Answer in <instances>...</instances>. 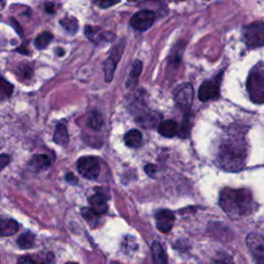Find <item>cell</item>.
<instances>
[{
	"mask_svg": "<svg viewBox=\"0 0 264 264\" xmlns=\"http://www.w3.org/2000/svg\"><path fill=\"white\" fill-rule=\"evenodd\" d=\"M14 90L13 85H11L8 81L0 77V100L5 98H9Z\"/></svg>",
	"mask_w": 264,
	"mask_h": 264,
	"instance_id": "24",
	"label": "cell"
},
{
	"mask_svg": "<svg viewBox=\"0 0 264 264\" xmlns=\"http://www.w3.org/2000/svg\"><path fill=\"white\" fill-rule=\"evenodd\" d=\"M111 264H121V263H119V262H116V261H113Z\"/></svg>",
	"mask_w": 264,
	"mask_h": 264,
	"instance_id": "36",
	"label": "cell"
},
{
	"mask_svg": "<svg viewBox=\"0 0 264 264\" xmlns=\"http://www.w3.org/2000/svg\"><path fill=\"white\" fill-rule=\"evenodd\" d=\"M89 204H90V210L96 215L101 216L107 212V202L106 197L102 193H96L92 195L89 198Z\"/></svg>",
	"mask_w": 264,
	"mask_h": 264,
	"instance_id": "13",
	"label": "cell"
},
{
	"mask_svg": "<svg viewBox=\"0 0 264 264\" xmlns=\"http://www.w3.org/2000/svg\"><path fill=\"white\" fill-rule=\"evenodd\" d=\"M46 11H47L48 13H50V14H53V13L55 12V10H54V5H53V4H47V5H46Z\"/></svg>",
	"mask_w": 264,
	"mask_h": 264,
	"instance_id": "35",
	"label": "cell"
},
{
	"mask_svg": "<svg viewBox=\"0 0 264 264\" xmlns=\"http://www.w3.org/2000/svg\"><path fill=\"white\" fill-rule=\"evenodd\" d=\"M65 179H66V182H69V183L72 184V185H75V184L78 183V179L75 177V175H74L72 172H70V173L66 174Z\"/></svg>",
	"mask_w": 264,
	"mask_h": 264,
	"instance_id": "33",
	"label": "cell"
},
{
	"mask_svg": "<svg viewBox=\"0 0 264 264\" xmlns=\"http://www.w3.org/2000/svg\"><path fill=\"white\" fill-rule=\"evenodd\" d=\"M222 80V74L217 77L204 82L198 91V97L203 101L207 102L213 99H217L220 95V83Z\"/></svg>",
	"mask_w": 264,
	"mask_h": 264,
	"instance_id": "6",
	"label": "cell"
},
{
	"mask_svg": "<svg viewBox=\"0 0 264 264\" xmlns=\"http://www.w3.org/2000/svg\"><path fill=\"white\" fill-rule=\"evenodd\" d=\"M53 140H54L55 144H57V145H60V146L68 145L69 140H70L69 132H68V129H66V127L63 124H58L56 126Z\"/></svg>",
	"mask_w": 264,
	"mask_h": 264,
	"instance_id": "18",
	"label": "cell"
},
{
	"mask_svg": "<svg viewBox=\"0 0 264 264\" xmlns=\"http://www.w3.org/2000/svg\"><path fill=\"white\" fill-rule=\"evenodd\" d=\"M11 162V157L9 155H6V154H2L0 155V171H2L9 163Z\"/></svg>",
	"mask_w": 264,
	"mask_h": 264,
	"instance_id": "29",
	"label": "cell"
},
{
	"mask_svg": "<svg viewBox=\"0 0 264 264\" xmlns=\"http://www.w3.org/2000/svg\"><path fill=\"white\" fill-rule=\"evenodd\" d=\"M151 250L154 264H167V256L159 241H154L152 244Z\"/></svg>",
	"mask_w": 264,
	"mask_h": 264,
	"instance_id": "15",
	"label": "cell"
},
{
	"mask_svg": "<svg viewBox=\"0 0 264 264\" xmlns=\"http://www.w3.org/2000/svg\"><path fill=\"white\" fill-rule=\"evenodd\" d=\"M12 24H14L13 26H14V28L16 29V31L19 33V35L20 36H22V35H23V30H22V28H21V26L19 25V23H18V22L16 21V20H12Z\"/></svg>",
	"mask_w": 264,
	"mask_h": 264,
	"instance_id": "34",
	"label": "cell"
},
{
	"mask_svg": "<svg viewBox=\"0 0 264 264\" xmlns=\"http://www.w3.org/2000/svg\"><path fill=\"white\" fill-rule=\"evenodd\" d=\"M145 171L151 178H155V173L157 172V167L154 164H148L145 167Z\"/></svg>",
	"mask_w": 264,
	"mask_h": 264,
	"instance_id": "30",
	"label": "cell"
},
{
	"mask_svg": "<svg viewBox=\"0 0 264 264\" xmlns=\"http://www.w3.org/2000/svg\"><path fill=\"white\" fill-rule=\"evenodd\" d=\"M66 264H78V263H75V262H69V263H66Z\"/></svg>",
	"mask_w": 264,
	"mask_h": 264,
	"instance_id": "37",
	"label": "cell"
},
{
	"mask_svg": "<svg viewBox=\"0 0 264 264\" xmlns=\"http://www.w3.org/2000/svg\"><path fill=\"white\" fill-rule=\"evenodd\" d=\"M159 134L164 138H173L178 135V124L172 120H166L159 124Z\"/></svg>",
	"mask_w": 264,
	"mask_h": 264,
	"instance_id": "16",
	"label": "cell"
},
{
	"mask_svg": "<svg viewBox=\"0 0 264 264\" xmlns=\"http://www.w3.org/2000/svg\"><path fill=\"white\" fill-rule=\"evenodd\" d=\"M247 89L250 98L255 103H263L264 101V70L263 63L259 62L251 71L248 81Z\"/></svg>",
	"mask_w": 264,
	"mask_h": 264,
	"instance_id": "3",
	"label": "cell"
},
{
	"mask_svg": "<svg viewBox=\"0 0 264 264\" xmlns=\"http://www.w3.org/2000/svg\"><path fill=\"white\" fill-rule=\"evenodd\" d=\"M30 165L36 170L47 169L51 166V159L47 155H36L31 159Z\"/></svg>",
	"mask_w": 264,
	"mask_h": 264,
	"instance_id": "20",
	"label": "cell"
},
{
	"mask_svg": "<svg viewBox=\"0 0 264 264\" xmlns=\"http://www.w3.org/2000/svg\"><path fill=\"white\" fill-rule=\"evenodd\" d=\"M211 264H234V262L226 252H219L213 258Z\"/></svg>",
	"mask_w": 264,
	"mask_h": 264,
	"instance_id": "26",
	"label": "cell"
},
{
	"mask_svg": "<svg viewBox=\"0 0 264 264\" xmlns=\"http://www.w3.org/2000/svg\"><path fill=\"white\" fill-rule=\"evenodd\" d=\"M247 159V146L245 140L232 138L225 141L219 152L221 166L229 171H238L244 167Z\"/></svg>",
	"mask_w": 264,
	"mask_h": 264,
	"instance_id": "2",
	"label": "cell"
},
{
	"mask_svg": "<svg viewBox=\"0 0 264 264\" xmlns=\"http://www.w3.org/2000/svg\"><path fill=\"white\" fill-rule=\"evenodd\" d=\"M194 90L192 85L186 83L179 86L174 92V101L182 109H188L193 102Z\"/></svg>",
	"mask_w": 264,
	"mask_h": 264,
	"instance_id": "10",
	"label": "cell"
},
{
	"mask_svg": "<svg viewBox=\"0 0 264 264\" xmlns=\"http://www.w3.org/2000/svg\"><path fill=\"white\" fill-rule=\"evenodd\" d=\"M60 24L66 31L70 32L71 34L77 33V31L79 29L78 20L73 18V17H65L64 19H62L60 21Z\"/></svg>",
	"mask_w": 264,
	"mask_h": 264,
	"instance_id": "22",
	"label": "cell"
},
{
	"mask_svg": "<svg viewBox=\"0 0 264 264\" xmlns=\"http://www.w3.org/2000/svg\"><path fill=\"white\" fill-rule=\"evenodd\" d=\"M220 206L232 218L250 214L253 210V197L248 189L225 188L220 193Z\"/></svg>",
	"mask_w": 264,
	"mask_h": 264,
	"instance_id": "1",
	"label": "cell"
},
{
	"mask_svg": "<svg viewBox=\"0 0 264 264\" xmlns=\"http://www.w3.org/2000/svg\"><path fill=\"white\" fill-rule=\"evenodd\" d=\"M85 34L88 39H90L92 42L96 43V45H100L101 42H108L109 40H112L108 37H115L114 34L111 32H104L99 27H93L90 25L85 27Z\"/></svg>",
	"mask_w": 264,
	"mask_h": 264,
	"instance_id": "12",
	"label": "cell"
},
{
	"mask_svg": "<svg viewBox=\"0 0 264 264\" xmlns=\"http://www.w3.org/2000/svg\"><path fill=\"white\" fill-rule=\"evenodd\" d=\"M79 172L88 180H95L100 172L99 160L94 156H84L78 160Z\"/></svg>",
	"mask_w": 264,
	"mask_h": 264,
	"instance_id": "5",
	"label": "cell"
},
{
	"mask_svg": "<svg viewBox=\"0 0 264 264\" xmlns=\"http://www.w3.org/2000/svg\"><path fill=\"white\" fill-rule=\"evenodd\" d=\"M118 3L116 2H107V0H100V2H94V5L100 7L101 9H106V8H109V7H112V6H115L117 5Z\"/></svg>",
	"mask_w": 264,
	"mask_h": 264,
	"instance_id": "31",
	"label": "cell"
},
{
	"mask_svg": "<svg viewBox=\"0 0 264 264\" xmlns=\"http://www.w3.org/2000/svg\"><path fill=\"white\" fill-rule=\"evenodd\" d=\"M190 132V120L188 118H186L182 124V127H181V134H180V137L182 138H187L188 135Z\"/></svg>",
	"mask_w": 264,
	"mask_h": 264,
	"instance_id": "28",
	"label": "cell"
},
{
	"mask_svg": "<svg viewBox=\"0 0 264 264\" xmlns=\"http://www.w3.org/2000/svg\"><path fill=\"white\" fill-rule=\"evenodd\" d=\"M34 240H35V235L32 233V232H25L22 234L18 240H17V243L19 245V247L21 249H30L32 248L33 244H34Z\"/></svg>",
	"mask_w": 264,
	"mask_h": 264,
	"instance_id": "21",
	"label": "cell"
},
{
	"mask_svg": "<svg viewBox=\"0 0 264 264\" xmlns=\"http://www.w3.org/2000/svg\"><path fill=\"white\" fill-rule=\"evenodd\" d=\"M124 141L127 147L132 148V149H137L141 147L142 141H143V136L142 132L138 129H134L128 131L127 134L124 137Z\"/></svg>",
	"mask_w": 264,
	"mask_h": 264,
	"instance_id": "17",
	"label": "cell"
},
{
	"mask_svg": "<svg viewBox=\"0 0 264 264\" xmlns=\"http://www.w3.org/2000/svg\"><path fill=\"white\" fill-rule=\"evenodd\" d=\"M19 230V224L13 219L0 218V236H11L17 233Z\"/></svg>",
	"mask_w": 264,
	"mask_h": 264,
	"instance_id": "14",
	"label": "cell"
},
{
	"mask_svg": "<svg viewBox=\"0 0 264 264\" xmlns=\"http://www.w3.org/2000/svg\"><path fill=\"white\" fill-rule=\"evenodd\" d=\"M102 124H103V119L101 115L97 112H93L89 117V120H88V126L91 127L94 130H99Z\"/></svg>",
	"mask_w": 264,
	"mask_h": 264,
	"instance_id": "25",
	"label": "cell"
},
{
	"mask_svg": "<svg viewBox=\"0 0 264 264\" xmlns=\"http://www.w3.org/2000/svg\"><path fill=\"white\" fill-rule=\"evenodd\" d=\"M156 19V15L153 11L143 10L135 14L130 19V25L136 30L146 31L152 27Z\"/></svg>",
	"mask_w": 264,
	"mask_h": 264,
	"instance_id": "7",
	"label": "cell"
},
{
	"mask_svg": "<svg viewBox=\"0 0 264 264\" xmlns=\"http://www.w3.org/2000/svg\"><path fill=\"white\" fill-rule=\"evenodd\" d=\"M82 215L86 219V221L90 225H94V222H96V220L98 218V216H96L90 209H83Z\"/></svg>",
	"mask_w": 264,
	"mask_h": 264,
	"instance_id": "27",
	"label": "cell"
},
{
	"mask_svg": "<svg viewBox=\"0 0 264 264\" xmlns=\"http://www.w3.org/2000/svg\"><path fill=\"white\" fill-rule=\"evenodd\" d=\"M17 264H37L31 257L29 256H24V257H21L18 260Z\"/></svg>",
	"mask_w": 264,
	"mask_h": 264,
	"instance_id": "32",
	"label": "cell"
},
{
	"mask_svg": "<svg viewBox=\"0 0 264 264\" xmlns=\"http://www.w3.org/2000/svg\"><path fill=\"white\" fill-rule=\"evenodd\" d=\"M124 49V42L121 41L119 45H117L115 48H113L111 55H109L108 59L106 60L104 64V75H105V82L109 83L112 82L114 78V74L117 68V64L121 59V56L123 54Z\"/></svg>",
	"mask_w": 264,
	"mask_h": 264,
	"instance_id": "8",
	"label": "cell"
},
{
	"mask_svg": "<svg viewBox=\"0 0 264 264\" xmlns=\"http://www.w3.org/2000/svg\"><path fill=\"white\" fill-rule=\"evenodd\" d=\"M244 40L248 48H259L264 43V25L262 22H255L243 29Z\"/></svg>",
	"mask_w": 264,
	"mask_h": 264,
	"instance_id": "4",
	"label": "cell"
},
{
	"mask_svg": "<svg viewBox=\"0 0 264 264\" xmlns=\"http://www.w3.org/2000/svg\"><path fill=\"white\" fill-rule=\"evenodd\" d=\"M174 214L169 210H160L156 213V226L162 233H168L174 224Z\"/></svg>",
	"mask_w": 264,
	"mask_h": 264,
	"instance_id": "11",
	"label": "cell"
},
{
	"mask_svg": "<svg viewBox=\"0 0 264 264\" xmlns=\"http://www.w3.org/2000/svg\"><path fill=\"white\" fill-rule=\"evenodd\" d=\"M53 34L51 32H43L41 33L40 35H38L36 38H35V47L38 49V50H42V49H46L49 45L50 42L52 41L53 39Z\"/></svg>",
	"mask_w": 264,
	"mask_h": 264,
	"instance_id": "23",
	"label": "cell"
},
{
	"mask_svg": "<svg viewBox=\"0 0 264 264\" xmlns=\"http://www.w3.org/2000/svg\"><path fill=\"white\" fill-rule=\"evenodd\" d=\"M246 243L257 264H264V239L257 233H250Z\"/></svg>",
	"mask_w": 264,
	"mask_h": 264,
	"instance_id": "9",
	"label": "cell"
},
{
	"mask_svg": "<svg viewBox=\"0 0 264 264\" xmlns=\"http://www.w3.org/2000/svg\"><path fill=\"white\" fill-rule=\"evenodd\" d=\"M142 70H143V63L140 60H136L135 63L132 64V68H131V72L129 75V79L127 81V86L131 87V86H135L138 84L140 76L142 74Z\"/></svg>",
	"mask_w": 264,
	"mask_h": 264,
	"instance_id": "19",
	"label": "cell"
}]
</instances>
